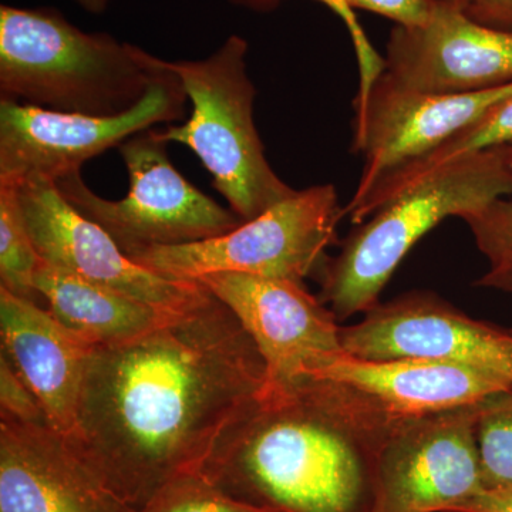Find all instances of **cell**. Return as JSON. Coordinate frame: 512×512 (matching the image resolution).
I'll return each mask as SVG.
<instances>
[{"instance_id": "f1b7e54d", "label": "cell", "mask_w": 512, "mask_h": 512, "mask_svg": "<svg viewBox=\"0 0 512 512\" xmlns=\"http://www.w3.org/2000/svg\"><path fill=\"white\" fill-rule=\"evenodd\" d=\"M478 286L485 288L500 289V291L511 293L512 295V259L503 264L491 266L490 272L484 275Z\"/></svg>"}, {"instance_id": "484cf974", "label": "cell", "mask_w": 512, "mask_h": 512, "mask_svg": "<svg viewBox=\"0 0 512 512\" xmlns=\"http://www.w3.org/2000/svg\"><path fill=\"white\" fill-rule=\"evenodd\" d=\"M350 8L377 13L400 28H424L433 18L437 0H348Z\"/></svg>"}, {"instance_id": "7c38bea8", "label": "cell", "mask_w": 512, "mask_h": 512, "mask_svg": "<svg viewBox=\"0 0 512 512\" xmlns=\"http://www.w3.org/2000/svg\"><path fill=\"white\" fill-rule=\"evenodd\" d=\"M197 282L224 302L255 340L268 387L316 375L345 352L338 318L305 284L245 274H211Z\"/></svg>"}, {"instance_id": "ffe728a7", "label": "cell", "mask_w": 512, "mask_h": 512, "mask_svg": "<svg viewBox=\"0 0 512 512\" xmlns=\"http://www.w3.org/2000/svg\"><path fill=\"white\" fill-rule=\"evenodd\" d=\"M40 264L42 258L26 228L16 184L0 181V286L37 302L35 276Z\"/></svg>"}, {"instance_id": "7402d4cb", "label": "cell", "mask_w": 512, "mask_h": 512, "mask_svg": "<svg viewBox=\"0 0 512 512\" xmlns=\"http://www.w3.org/2000/svg\"><path fill=\"white\" fill-rule=\"evenodd\" d=\"M141 512H282L237 500L204 476L190 474L164 487Z\"/></svg>"}, {"instance_id": "83f0119b", "label": "cell", "mask_w": 512, "mask_h": 512, "mask_svg": "<svg viewBox=\"0 0 512 512\" xmlns=\"http://www.w3.org/2000/svg\"><path fill=\"white\" fill-rule=\"evenodd\" d=\"M468 15L490 28L512 32V0H471Z\"/></svg>"}, {"instance_id": "30bf717a", "label": "cell", "mask_w": 512, "mask_h": 512, "mask_svg": "<svg viewBox=\"0 0 512 512\" xmlns=\"http://www.w3.org/2000/svg\"><path fill=\"white\" fill-rule=\"evenodd\" d=\"M481 404L400 421L377 458L372 512H450L484 490Z\"/></svg>"}, {"instance_id": "277c9868", "label": "cell", "mask_w": 512, "mask_h": 512, "mask_svg": "<svg viewBox=\"0 0 512 512\" xmlns=\"http://www.w3.org/2000/svg\"><path fill=\"white\" fill-rule=\"evenodd\" d=\"M512 197V171L498 148L444 165L400 192L343 239L315 274L318 299L346 320L379 305L410 249L448 217L466 218Z\"/></svg>"}, {"instance_id": "5b68a950", "label": "cell", "mask_w": 512, "mask_h": 512, "mask_svg": "<svg viewBox=\"0 0 512 512\" xmlns=\"http://www.w3.org/2000/svg\"><path fill=\"white\" fill-rule=\"evenodd\" d=\"M248 42L232 35L210 57L167 62L192 103L190 119L160 130L165 143L191 148L212 187L239 220L251 221L296 190L276 175L254 121L256 90L248 76Z\"/></svg>"}, {"instance_id": "e0dca14e", "label": "cell", "mask_w": 512, "mask_h": 512, "mask_svg": "<svg viewBox=\"0 0 512 512\" xmlns=\"http://www.w3.org/2000/svg\"><path fill=\"white\" fill-rule=\"evenodd\" d=\"M2 353L25 380L53 429L69 437L76 424L92 346L63 328L37 302L0 286Z\"/></svg>"}, {"instance_id": "603a6c76", "label": "cell", "mask_w": 512, "mask_h": 512, "mask_svg": "<svg viewBox=\"0 0 512 512\" xmlns=\"http://www.w3.org/2000/svg\"><path fill=\"white\" fill-rule=\"evenodd\" d=\"M237 5L248 6L256 10H268L275 8L281 0H231ZM328 6L336 16L342 19L348 29L353 47H355L357 64H359V90L355 99V107L365 103L370 90L376 80L382 76L386 63L384 57L377 53L375 47L366 36L365 29L360 25L355 10L350 8L348 0H318Z\"/></svg>"}, {"instance_id": "d4e9b609", "label": "cell", "mask_w": 512, "mask_h": 512, "mask_svg": "<svg viewBox=\"0 0 512 512\" xmlns=\"http://www.w3.org/2000/svg\"><path fill=\"white\" fill-rule=\"evenodd\" d=\"M0 417L22 424L50 426L35 393L3 353H0Z\"/></svg>"}, {"instance_id": "44dd1931", "label": "cell", "mask_w": 512, "mask_h": 512, "mask_svg": "<svg viewBox=\"0 0 512 512\" xmlns=\"http://www.w3.org/2000/svg\"><path fill=\"white\" fill-rule=\"evenodd\" d=\"M477 443L485 487L512 484V387L481 404Z\"/></svg>"}, {"instance_id": "9c48e42d", "label": "cell", "mask_w": 512, "mask_h": 512, "mask_svg": "<svg viewBox=\"0 0 512 512\" xmlns=\"http://www.w3.org/2000/svg\"><path fill=\"white\" fill-rule=\"evenodd\" d=\"M133 109L117 116L59 113L2 99L0 101V181L18 183L30 175L59 178L80 173L86 161L156 124L184 119L183 83L171 70Z\"/></svg>"}, {"instance_id": "d6986e66", "label": "cell", "mask_w": 512, "mask_h": 512, "mask_svg": "<svg viewBox=\"0 0 512 512\" xmlns=\"http://www.w3.org/2000/svg\"><path fill=\"white\" fill-rule=\"evenodd\" d=\"M512 144V96L501 101L493 109L487 111L481 119L463 130L458 131L446 143L437 147L433 153L417 161L412 167L404 170L390 181L379 194L370 201L367 207V217L375 214L386 202L393 200L396 195L406 190L410 185L417 183L433 171L439 170L471 154L481 151L493 150V148L511 146Z\"/></svg>"}, {"instance_id": "cb8c5ba5", "label": "cell", "mask_w": 512, "mask_h": 512, "mask_svg": "<svg viewBox=\"0 0 512 512\" xmlns=\"http://www.w3.org/2000/svg\"><path fill=\"white\" fill-rule=\"evenodd\" d=\"M473 232L481 254L491 266L512 259V197L491 202L484 210L463 218Z\"/></svg>"}, {"instance_id": "6da1fadb", "label": "cell", "mask_w": 512, "mask_h": 512, "mask_svg": "<svg viewBox=\"0 0 512 512\" xmlns=\"http://www.w3.org/2000/svg\"><path fill=\"white\" fill-rule=\"evenodd\" d=\"M266 387V365L234 312L210 291L157 328L87 357L74 450L114 494L143 511L198 474Z\"/></svg>"}, {"instance_id": "8fae6325", "label": "cell", "mask_w": 512, "mask_h": 512, "mask_svg": "<svg viewBox=\"0 0 512 512\" xmlns=\"http://www.w3.org/2000/svg\"><path fill=\"white\" fill-rule=\"evenodd\" d=\"M15 184L26 228L46 264L168 313L187 311L210 295L201 282L173 281L134 262L74 210L50 178L30 175Z\"/></svg>"}, {"instance_id": "ac0fdd59", "label": "cell", "mask_w": 512, "mask_h": 512, "mask_svg": "<svg viewBox=\"0 0 512 512\" xmlns=\"http://www.w3.org/2000/svg\"><path fill=\"white\" fill-rule=\"evenodd\" d=\"M35 289L57 322L92 348L136 339L175 315L43 261Z\"/></svg>"}, {"instance_id": "4316f807", "label": "cell", "mask_w": 512, "mask_h": 512, "mask_svg": "<svg viewBox=\"0 0 512 512\" xmlns=\"http://www.w3.org/2000/svg\"><path fill=\"white\" fill-rule=\"evenodd\" d=\"M450 512H512V484L485 487Z\"/></svg>"}, {"instance_id": "5bb4252c", "label": "cell", "mask_w": 512, "mask_h": 512, "mask_svg": "<svg viewBox=\"0 0 512 512\" xmlns=\"http://www.w3.org/2000/svg\"><path fill=\"white\" fill-rule=\"evenodd\" d=\"M471 0H437L424 28L396 26L384 73L421 92L467 94L512 83V32L468 15Z\"/></svg>"}, {"instance_id": "f546056e", "label": "cell", "mask_w": 512, "mask_h": 512, "mask_svg": "<svg viewBox=\"0 0 512 512\" xmlns=\"http://www.w3.org/2000/svg\"><path fill=\"white\" fill-rule=\"evenodd\" d=\"M79 3L84 10L90 13H103L104 10L109 8L111 0H74Z\"/></svg>"}, {"instance_id": "52a82bcc", "label": "cell", "mask_w": 512, "mask_h": 512, "mask_svg": "<svg viewBox=\"0 0 512 512\" xmlns=\"http://www.w3.org/2000/svg\"><path fill=\"white\" fill-rule=\"evenodd\" d=\"M160 130L141 131L119 147L130 188L119 201L90 190L80 173L55 181L64 200L103 228L128 256L154 247L221 237L242 224L237 214L195 188L174 167Z\"/></svg>"}, {"instance_id": "3957f363", "label": "cell", "mask_w": 512, "mask_h": 512, "mask_svg": "<svg viewBox=\"0 0 512 512\" xmlns=\"http://www.w3.org/2000/svg\"><path fill=\"white\" fill-rule=\"evenodd\" d=\"M165 73L163 59L107 33H87L56 9L0 6L2 99L59 113L117 116Z\"/></svg>"}, {"instance_id": "4fadbf2b", "label": "cell", "mask_w": 512, "mask_h": 512, "mask_svg": "<svg viewBox=\"0 0 512 512\" xmlns=\"http://www.w3.org/2000/svg\"><path fill=\"white\" fill-rule=\"evenodd\" d=\"M343 350L363 359L437 357L512 384V328L470 318L436 293L414 291L376 305L340 329Z\"/></svg>"}, {"instance_id": "8992f818", "label": "cell", "mask_w": 512, "mask_h": 512, "mask_svg": "<svg viewBox=\"0 0 512 512\" xmlns=\"http://www.w3.org/2000/svg\"><path fill=\"white\" fill-rule=\"evenodd\" d=\"M345 217L332 184L298 191L251 221L221 237L154 247L130 255L148 271L173 279L197 282L211 274H245L289 279L305 284L315 276L336 244L339 222Z\"/></svg>"}, {"instance_id": "2e32d148", "label": "cell", "mask_w": 512, "mask_h": 512, "mask_svg": "<svg viewBox=\"0 0 512 512\" xmlns=\"http://www.w3.org/2000/svg\"><path fill=\"white\" fill-rule=\"evenodd\" d=\"M313 376L355 387L397 419L473 406L512 387L493 373L437 357L373 360L343 352Z\"/></svg>"}, {"instance_id": "7a4b0ae2", "label": "cell", "mask_w": 512, "mask_h": 512, "mask_svg": "<svg viewBox=\"0 0 512 512\" xmlns=\"http://www.w3.org/2000/svg\"><path fill=\"white\" fill-rule=\"evenodd\" d=\"M402 420L330 377L266 386L200 474L237 500L282 512H372L377 458Z\"/></svg>"}, {"instance_id": "9a60e30c", "label": "cell", "mask_w": 512, "mask_h": 512, "mask_svg": "<svg viewBox=\"0 0 512 512\" xmlns=\"http://www.w3.org/2000/svg\"><path fill=\"white\" fill-rule=\"evenodd\" d=\"M0 512H141L49 424L0 417Z\"/></svg>"}, {"instance_id": "4dcf8cb0", "label": "cell", "mask_w": 512, "mask_h": 512, "mask_svg": "<svg viewBox=\"0 0 512 512\" xmlns=\"http://www.w3.org/2000/svg\"><path fill=\"white\" fill-rule=\"evenodd\" d=\"M498 150L503 154L505 161H507L508 167L512 171V144L511 146L498 147Z\"/></svg>"}, {"instance_id": "ba28073f", "label": "cell", "mask_w": 512, "mask_h": 512, "mask_svg": "<svg viewBox=\"0 0 512 512\" xmlns=\"http://www.w3.org/2000/svg\"><path fill=\"white\" fill-rule=\"evenodd\" d=\"M511 96L512 83L478 93H429L383 72L365 103L355 107L352 150L365 164L345 217L362 224L370 201L390 181Z\"/></svg>"}]
</instances>
